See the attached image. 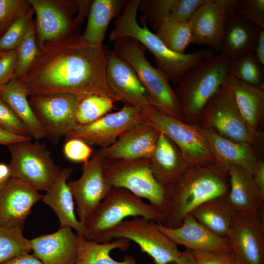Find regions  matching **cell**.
Instances as JSON below:
<instances>
[{"mask_svg": "<svg viewBox=\"0 0 264 264\" xmlns=\"http://www.w3.org/2000/svg\"><path fill=\"white\" fill-rule=\"evenodd\" d=\"M36 59L19 79L28 96L70 94L99 95L117 100L106 77L107 49L87 43L75 32L39 46Z\"/></svg>", "mask_w": 264, "mask_h": 264, "instance_id": "6da1fadb", "label": "cell"}, {"mask_svg": "<svg viewBox=\"0 0 264 264\" xmlns=\"http://www.w3.org/2000/svg\"><path fill=\"white\" fill-rule=\"evenodd\" d=\"M229 190L227 167L218 162L190 166L165 191L166 202L159 222L164 227L180 226L193 210L210 199L226 196Z\"/></svg>", "mask_w": 264, "mask_h": 264, "instance_id": "7a4b0ae2", "label": "cell"}, {"mask_svg": "<svg viewBox=\"0 0 264 264\" xmlns=\"http://www.w3.org/2000/svg\"><path fill=\"white\" fill-rule=\"evenodd\" d=\"M228 75L227 60L219 54L185 72L174 89L184 122L196 125L204 108Z\"/></svg>", "mask_w": 264, "mask_h": 264, "instance_id": "3957f363", "label": "cell"}, {"mask_svg": "<svg viewBox=\"0 0 264 264\" xmlns=\"http://www.w3.org/2000/svg\"><path fill=\"white\" fill-rule=\"evenodd\" d=\"M145 50L134 39L124 37L114 42L112 51L133 69L149 101L157 110L183 121L174 89L160 71L147 59Z\"/></svg>", "mask_w": 264, "mask_h": 264, "instance_id": "277c9868", "label": "cell"}, {"mask_svg": "<svg viewBox=\"0 0 264 264\" xmlns=\"http://www.w3.org/2000/svg\"><path fill=\"white\" fill-rule=\"evenodd\" d=\"M162 213L150 203L143 202L128 190L112 187L103 199L83 223V237L92 241L102 232L119 224L128 217H141L160 222Z\"/></svg>", "mask_w": 264, "mask_h": 264, "instance_id": "5b68a950", "label": "cell"}, {"mask_svg": "<svg viewBox=\"0 0 264 264\" xmlns=\"http://www.w3.org/2000/svg\"><path fill=\"white\" fill-rule=\"evenodd\" d=\"M141 0L127 2L120 16L114 22L109 35L110 43L124 37H131L140 43L154 58L157 69L166 77H173L184 67L186 57L184 54L174 52L168 49L161 41L148 28L143 19L140 24L137 14Z\"/></svg>", "mask_w": 264, "mask_h": 264, "instance_id": "8992f818", "label": "cell"}, {"mask_svg": "<svg viewBox=\"0 0 264 264\" xmlns=\"http://www.w3.org/2000/svg\"><path fill=\"white\" fill-rule=\"evenodd\" d=\"M230 140L252 146L259 144L263 133L252 129L240 112L231 89L224 83L201 111L196 124Z\"/></svg>", "mask_w": 264, "mask_h": 264, "instance_id": "52a82bcc", "label": "cell"}, {"mask_svg": "<svg viewBox=\"0 0 264 264\" xmlns=\"http://www.w3.org/2000/svg\"><path fill=\"white\" fill-rule=\"evenodd\" d=\"M120 238L136 243L141 252L149 255L155 264H168L177 261L182 253L176 243L157 228L155 221L141 217L124 220L91 241L106 243Z\"/></svg>", "mask_w": 264, "mask_h": 264, "instance_id": "ba28073f", "label": "cell"}, {"mask_svg": "<svg viewBox=\"0 0 264 264\" xmlns=\"http://www.w3.org/2000/svg\"><path fill=\"white\" fill-rule=\"evenodd\" d=\"M104 174L110 186L124 188L138 198L149 200L162 213L165 191L154 176L150 159L106 160Z\"/></svg>", "mask_w": 264, "mask_h": 264, "instance_id": "9c48e42d", "label": "cell"}, {"mask_svg": "<svg viewBox=\"0 0 264 264\" xmlns=\"http://www.w3.org/2000/svg\"><path fill=\"white\" fill-rule=\"evenodd\" d=\"M19 142L8 146L11 159V177L21 179L37 191H48L60 171L46 145L38 141Z\"/></svg>", "mask_w": 264, "mask_h": 264, "instance_id": "30bf717a", "label": "cell"}, {"mask_svg": "<svg viewBox=\"0 0 264 264\" xmlns=\"http://www.w3.org/2000/svg\"><path fill=\"white\" fill-rule=\"evenodd\" d=\"M142 111L145 121L173 141L191 166L217 162L197 125L168 116L154 107Z\"/></svg>", "mask_w": 264, "mask_h": 264, "instance_id": "8fae6325", "label": "cell"}, {"mask_svg": "<svg viewBox=\"0 0 264 264\" xmlns=\"http://www.w3.org/2000/svg\"><path fill=\"white\" fill-rule=\"evenodd\" d=\"M36 14L38 46L77 32L84 17L77 14L82 0H28Z\"/></svg>", "mask_w": 264, "mask_h": 264, "instance_id": "7c38bea8", "label": "cell"}, {"mask_svg": "<svg viewBox=\"0 0 264 264\" xmlns=\"http://www.w3.org/2000/svg\"><path fill=\"white\" fill-rule=\"evenodd\" d=\"M29 97L30 105L46 138L53 144H57L62 137L78 125L76 112L81 98L70 94L36 95Z\"/></svg>", "mask_w": 264, "mask_h": 264, "instance_id": "4fadbf2b", "label": "cell"}, {"mask_svg": "<svg viewBox=\"0 0 264 264\" xmlns=\"http://www.w3.org/2000/svg\"><path fill=\"white\" fill-rule=\"evenodd\" d=\"M144 121L141 110L124 104L116 112L108 113L87 124L78 125L65 136V140L78 138L89 146L106 148L114 143L131 128Z\"/></svg>", "mask_w": 264, "mask_h": 264, "instance_id": "5bb4252c", "label": "cell"}, {"mask_svg": "<svg viewBox=\"0 0 264 264\" xmlns=\"http://www.w3.org/2000/svg\"><path fill=\"white\" fill-rule=\"evenodd\" d=\"M106 160L99 150L96 151L88 162L83 164L81 177L67 183L77 205L79 220L83 224L112 187L104 177Z\"/></svg>", "mask_w": 264, "mask_h": 264, "instance_id": "9a60e30c", "label": "cell"}, {"mask_svg": "<svg viewBox=\"0 0 264 264\" xmlns=\"http://www.w3.org/2000/svg\"><path fill=\"white\" fill-rule=\"evenodd\" d=\"M227 238L241 264H264V212L252 216L235 214Z\"/></svg>", "mask_w": 264, "mask_h": 264, "instance_id": "2e32d148", "label": "cell"}, {"mask_svg": "<svg viewBox=\"0 0 264 264\" xmlns=\"http://www.w3.org/2000/svg\"><path fill=\"white\" fill-rule=\"evenodd\" d=\"M106 77L109 88L117 101L141 110L154 107L133 69L108 49L106 55Z\"/></svg>", "mask_w": 264, "mask_h": 264, "instance_id": "e0dca14e", "label": "cell"}, {"mask_svg": "<svg viewBox=\"0 0 264 264\" xmlns=\"http://www.w3.org/2000/svg\"><path fill=\"white\" fill-rule=\"evenodd\" d=\"M43 196L26 182L11 177L0 189V226L22 231L32 207Z\"/></svg>", "mask_w": 264, "mask_h": 264, "instance_id": "ac0fdd59", "label": "cell"}, {"mask_svg": "<svg viewBox=\"0 0 264 264\" xmlns=\"http://www.w3.org/2000/svg\"><path fill=\"white\" fill-rule=\"evenodd\" d=\"M159 134L145 121L131 128L112 145L98 150L106 160L150 159Z\"/></svg>", "mask_w": 264, "mask_h": 264, "instance_id": "d6986e66", "label": "cell"}, {"mask_svg": "<svg viewBox=\"0 0 264 264\" xmlns=\"http://www.w3.org/2000/svg\"><path fill=\"white\" fill-rule=\"evenodd\" d=\"M155 226L177 245L196 251H221L231 252L227 238L220 237L212 232L192 215H187L181 225L176 228L164 227L155 222Z\"/></svg>", "mask_w": 264, "mask_h": 264, "instance_id": "ffe728a7", "label": "cell"}, {"mask_svg": "<svg viewBox=\"0 0 264 264\" xmlns=\"http://www.w3.org/2000/svg\"><path fill=\"white\" fill-rule=\"evenodd\" d=\"M33 255L44 264H76L78 234L70 227L29 240Z\"/></svg>", "mask_w": 264, "mask_h": 264, "instance_id": "44dd1931", "label": "cell"}, {"mask_svg": "<svg viewBox=\"0 0 264 264\" xmlns=\"http://www.w3.org/2000/svg\"><path fill=\"white\" fill-rule=\"evenodd\" d=\"M227 169L229 178L227 199L235 213L252 216L264 212V195L252 174L237 165H228Z\"/></svg>", "mask_w": 264, "mask_h": 264, "instance_id": "7402d4cb", "label": "cell"}, {"mask_svg": "<svg viewBox=\"0 0 264 264\" xmlns=\"http://www.w3.org/2000/svg\"><path fill=\"white\" fill-rule=\"evenodd\" d=\"M227 16L214 2L207 0L189 22L192 43L207 45L217 52L223 44Z\"/></svg>", "mask_w": 264, "mask_h": 264, "instance_id": "603a6c76", "label": "cell"}, {"mask_svg": "<svg viewBox=\"0 0 264 264\" xmlns=\"http://www.w3.org/2000/svg\"><path fill=\"white\" fill-rule=\"evenodd\" d=\"M150 162L154 176L165 191L190 166L176 145L161 132Z\"/></svg>", "mask_w": 264, "mask_h": 264, "instance_id": "cb8c5ba5", "label": "cell"}, {"mask_svg": "<svg viewBox=\"0 0 264 264\" xmlns=\"http://www.w3.org/2000/svg\"><path fill=\"white\" fill-rule=\"evenodd\" d=\"M201 129L218 162L226 167L237 165L253 174L261 160L253 146L227 139L210 129Z\"/></svg>", "mask_w": 264, "mask_h": 264, "instance_id": "d4e9b609", "label": "cell"}, {"mask_svg": "<svg viewBox=\"0 0 264 264\" xmlns=\"http://www.w3.org/2000/svg\"><path fill=\"white\" fill-rule=\"evenodd\" d=\"M73 170L72 168L60 170L53 185L42 200L55 212L60 221V228H73L77 234L83 236L84 225L76 217L74 198L67 182Z\"/></svg>", "mask_w": 264, "mask_h": 264, "instance_id": "484cf974", "label": "cell"}, {"mask_svg": "<svg viewBox=\"0 0 264 264\" xmlns=\"http://www.w3.org/2000/svg\"><path fill=\"white\" fill-rule=\"evenodd\" d=\"M261 29L236 14L227 17L223 44L219 54L229 60L253 52Z\"/></svg>", "mask_w": 264, "mask_h": 264, "instance_id": "4316f807", "label": "cell"}, {"mask_svg": "<svg viewBox=\"0 0 264 264\" xmlns=\"http://www.w3.org/2000/svg\"><path fill=\"white\" fill-rule=\"evenodd\" d=\"M224 84L231 89L236 106L245 122L252 129L259 131V126L264 115V85L253 86L229 74Z\"/></svg>", "mask_w": 264, "mask_h": 264, "instance_id": "83f0119b", "label": "cell"}, {"mask_svg": "<svg viewBox=\"0 0 264 264\" xmlns=\"http://www.w3.org/2000/svg\"><path fill=\"white\" fill-rule=\"evenodd\" d=\"M0 96L26 127L32 139L46 138L44 129L30 105L26 89L19 79L15 78L2 87Z\"/></svg>", "mask_w": 264, "mask_h": 264, "instance_id": "f1b7e54d", "label": "cell"}, {"mask_svg": "<svg viewBox=\"0 0 264 264\" xmlns=\"http://www.w3.org/2000/svg\"><path fill=\"white\" fill-rule=\"evenodd\" d=\"M127 2L122 0H94L91 1L86 29L81 37L88 44L102 46L106 31L111 20Z\"/></svg>", "mask_w": 264, "mask_h": 264, "instance_id": "f546056e", "label": "cell"}, {"mask_svg": "<svg viewBox=\"0 0 264 264\" xmlns=\"http://www.w3.org/2000/svg\"><path fill=\"white\" fill-rule=\"evenodd\" d=\"M227 196L208 200L190 214L212 232L224 238L228 237L236 214L227 200Z\"/></svg>", "mask_w": 264, "mask_h": 264, "instance_id": "4dcf8cb0", "label": "cell"}, {"mask_svg": "<svg viewBox=\"0 0 264 264\" xmlns=\"http://www.w3.org/2000/svg\"><path fill=\"white\" fill-rule=\"evenodd\" d=\"M130 241L120 238L109 242L100 243L88 241L83 236L78 234L76 264H137L135 259L130 255L125 256L122 261H116L110 256V251L114 249L127 250L130 246Z\"/></svg>", "mask_w": 264, "mask_h": 264, "instance_id": "1f68e13d", "label": "cell"}, {"mask_svg": "<svg viewBox=\"0 0 264 264\" xmlns=\"http://www.w3.org/2000/svg\"><path fill=\"white\" fill-rule=\"evenodd\" d=\"M155 34L168 49L177 53L184 54L192 43L189 22H179L169 17L163 22Z\"/></svg>", "mask_w": 264, "mask_h": 264, "instance_id": "d6a6232c", "label": "cell"}, {"mask_svg": "<svg viewBox=\"0 0 264 264\" xmlns=\"http://www.w3.org/2000/svg\"><path fill=\"white\" fill-rule=\"evenodd\" d=\"M228 74L255 86L264 85V65L254 52L240 57L227 60Z\"/></svg>", "mask_w": 264, "mask_h": 264, "instance_id": "836d02e7", "label": "cell"}, {"mask_svg": "<svg viewBox=\"0 0 264 264\" xmlns=\"http://www.w3.org/2000/svg\"><path fill=\"white\" fill-rule=\"evenodd\" d=\"M115 100L99 95H90L80 98L76 119L78 125L93 122L108 113L114 108Z\"/></svg>", "mask_w": 264, "mask_h": 264, "instance_id": "e575fe53", "label": "cell"}, {"mask_svg": "<svg viewBox=\"0 0 264 264\" xmlns=\"http://www.w3.org/2000/svg\"><path fill=\"white\" fill-rule=\"evenodd\" d=\"M31 251L29 240L22 231L0 226V264Z\"/></svg>", "mask_w": 264, "mask_h": 264, "instance_id": "d590c367", "label": "cell"}, {"mask_svg": "<svg viewBox=\"0 0 264 264\" xmlns=\"http://www.w3.org/2000/svg\"><path fill=\"white\" fill-rule=\"evenodd\" d=\"M16 78L22 77L36 59L39 48L36 39L35 22L30 21L26 32L17 47Z\"/></svg>", "mask_w": 264, "mask_h": 264, "instance_id": "8d00e7d4", "label": "cell"}, {"mask_svg": "<svg viewBox=\"0 0 264 264\" xmlns=\"http://www.w3.org/2000/svg\"><path fill=\"white\" fill-rule=\"evenodd\" d=\"M174 1L175 0H141L139 8L144 15L143 19L156 31L168 17Z\"/></svg>", "mask_w": 264, "mask_h": 264, "instance_id": "74e56055", "label": "cell"}, {"mask_svg": "<svg viewBox=\"0 0 264 264\" xmlns=\"http://www.w3.org/2000/svg\"><path fill=\"white\" fill-rule=\"evenodd\" d=\"M32 6L28 0H0V38L18 19Z\"/></svg>", "mask_w": 264, "mask_h": 264, "instance_id": "f35d334b", "label": "cell"}, {"mask_svg": "<svg viewBox=\"0 0 264 264\" xmlns=\"http://www.w3.org/2000/svg\"><path fill=\"white\" fill-rule=\"evenodd\" d=\"M35 14L33 8L17 20L0 38V52L16 49L25 34L28 25Z\"/></svg>", "mask_w": 264, "mask_h": 264, "instance_id": "ab89813d", "label": "cell"}, {"mask_svg": "<svg viewBox=\"0 0 264 264\" xmlns=\"http://www.w3.org/2000/svg\"><path fill=\"white\" fill-rule=\"evenodd\" d=\"M235 14L264 29V0H239Z\"/></svg>", "mask_w": 264, "mask_h": 264, "instance_id": "60d3db41", "label": "cell"}, {"mask_svg": "<svg viewBox=\"0 0 264 264\" xmlns=\"http://www.w3.org/2000/svg\"><path fill=\"white\" fill-rule=\"evenodd\" d=\"M65 141L63 151L67 159L83 164L88 162L93 153L92 148L89 145L78 138H71Z\"/></svg>", "mask_w": 264, "mask_h": 264, "instance_id": "b9f144b4", "label": "cell"}, {"mask_svg": "<svg viewBox=\"0 0 264 264\" xmlns=\"http://www.w3.org/2000/svg\"><path fill=\"white\" fill-rule=\"evenodd\" d=\"M0 126L11 133L23 136L31 137L26 127L19 119L11 108L2 100L0 96Z\"/></svg>", "mask_w": 264, "mask_h": 264, "instance_id": "7bdbcfd3", "label": "cell"}, {"mask_svg": "<svg viewBox=\"0 0 264 264\" xmlns=\"http://www.w3.org/2000/svg\"><path fill=\"white\" fill-rule=\"evenodd\" d=\"M207 0H175L168 17L181 22H189L198 8Z\"/></svg>", "mask_w": 264, "mask_h": 264, "instance_id": "ee69618b", "label": "cell"}, {"mask_svg": "<svg viewBox=\"0 0 264 264\" xmlns=\"http://www.w3.org/2000/svg\"><path fill=\"white\" fill-rule=\"evenodd\" d=\"M190 251L197 264H233L235 260L231 252L196 250Z\"/></svg>", "mask_w": 264, "mask_h": 264, "instance_id": "f6af8a7d", "label": "cell"}, {"mask_svg": "<svg viewBox=\"0 0 264 264\" xmlns=\"http://www.w3.org/2000/svg\"><path fill=\"white\" fill-rule=\"evenodd\" d=\"M17 55L16 49L0 56V89L16 78Z\"/></svg>", "mask_w": 264, "mask_h": 264, "instance_id": "bcb514c9", "label": "cell"}, {"mask_svg": "<svg viewBox=\"0 0 264 264\" xmlns=\"http://www.w3.org/2000/svg\"><path fill=\"white\" fill-rule=\"evenodd\" d=\"M31 137L23 136L11 133L0 126V145L7 146L19 142L32 140Z\"/></svg>", "mask_w": 264, "mask_h": 264, "instance_id": "7dc6e473", "label": "cell"}, {"mask_svg": "<svg viewBox=\"0 0 264 264\" xmlns=\"http://www.w3.org/2000/svg\"><path fill=\"white\" fill-rule=\"evenodd\" d=\"M239 0H213L214 2L222 11L227 17L235 14Z\"/></svg>", "mask_w": 264, "mask_h": 264, "instance_id": "c3c4849f", "label": "cell"}, {"mask_svg": "<svg viewBox=\"0 0 264 264\" xmlns=\"http://www.w3.org/2000/svg\"><path fill=\"white\" fill-rule=\"evenodd\" d=\"M1 264H44L33 254H26L14 257Z\"/></svg>", "mask_w": 264, "mask_h": 264, "instance_id": "681fc988", "label": "cell"}, {"mask_svg": "<svg viewBox=\"0 0 264 264\" xmlns=\"http://www.w3.org/2000/svg\"><path fill=\"white\" fill-rule=\"evenodd\" d=\"M253 52L259 62L264 65V29L259 31Z\"/></svg>", "mask_w": 264, "mask_h": 264, "instance_id": "f907efd6", "label": "cell"}, {"mask_svg": "<svg viewBox=\"0 0 264 264\" xmlns=\"http://www.w3.org/2000/svg\"><path fill=\"white\" fill-rule=\"evenodd\" d=\"M252 175L257 186L264 195V162L262 160Z\"/></svg>", "mask_w": 264, "mask_h": 264, "instance_id": "816d5d0a", "label": "cell"}, {"mask_svg": "<svg viewBox=\"0 0 264 264\" xmlns=\"http://www.w3.org/2000/svg\"><path fill=\"white\" fill-rule=\"evenodd\" d=\"M168 264H197L194 261L191 251L186 249L182 252L181 256L176 261L172 262Z\"/></svg>", "mask_w": 264, "mask_h": 264, "instance_id": "f5cc1de1", "label": "cell"}, {"mask_svg": "<svg viewBox=\"0 0 264 264\" xmlns=\"http://www.w3.org/2000/svg\"><path fill=\"white\" fill-rule=\"evenodd\" d=\"M11 177L9 165L0 163V183L5 182Z\"/></svg>", "mask_w": 264, "mask_h": 264, "instance_id": "db71d44e", "label": "cell"}, {"mask_svg": "<svg viewBox=\"0 0 264 264\" xmlns=\"http://www.w3.org/2000/svg\"><path fill=\"white\" fill-rule=\"evenodd\" d=\"M7 181L3 183H0V189H1L2 187H3L5 185V184L6 183Z\"/></svg>", "mask_w": 264, "mask_h": 264, "instance_id": "11a10c76", "label": "cell"}, {"mask_svg": "<svg viewBox=\"0 0 264 264\" xmlns=\"http://www.w3.org/2000/svg\"><path fill=\"white\" fill-rule=\"evenodd\" d=\"M233 264H241L238 261H237L235 259V261H234Z\"/></svg>", "mask_w": 264, "mask_h": 264, "instance_id": "9f6ffc18", "label": "cell"}, {"mask_svg": "<svg viewBox=\"0 0 264 264\" xmlns=\"http://www.w3.org/2000/svg\"><path fill=\"white\" fill-rule=\"evenodd\" d=\"M3 53H4V52H0V56Z\"/></svg>", "mask_w": 264, "mask_h": 264, "instance_id": "6f0895ef", "label": "cell"}]
</instances>
